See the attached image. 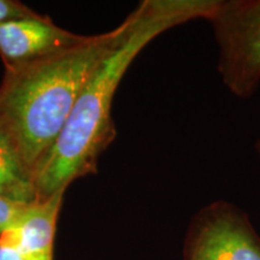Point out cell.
Segmentation results:
<instances>
[{
	"label": "cell",
	"mask_w": 260,
	"mask_h": 260,
	"mask_svg": "<svg viewBox=\"0 0 260 260\" xmlns=\"http://www.w3.org/2000/svg\"><path fill=\"white\" fill-rule=\"evenodd\" d=\"M216 0H144L128 34L98 65L71 110L59 136L38 168V200L67 190L75 180L95 174L98 161L117 136L112 104L126 70L152 40L169 29L206 19Z\"/></svg>",
	"instance_id": "6da1fadb"
},
{
	"label": "cell",
	"mask_w": 260,
	"mask_h": 260,
	"mask_svg": "<svg viewBox=\"0 0 260 260\" xmlns=\"http://www.w3.org/2000/svg\"><path fill=\"white\" fill-rule=\"evenodd\" d=\"M182 260H260V236L245 211L216 200L190 219Z\"/></svg>",
	"instance_id": "277c9868"
},
{
	"label": "cell",
	"mask_w": 260,
	"mask_h": 260,
	"mask_svg": "<svg viewBox=\"0 0 260 260\" xmlns=\"http://www.w3.org/2000/svg\"><path fill=\"white\" fill-rule=\"evenodd\" d=\"M86 37L58 27L47 16L0 23V57L5 68L17 67L76 46Z\"/></svg>",
	"instance_id": "5b68a950"
},
{
	"label": "cell",
	"mask_w": 260,
	"mask_h": 260,
	"mask_svg": "<svg viewBox=\"0 0 260 260\" xmlns=\"http://www.w3.org/2000/svg\"><path fill=\"white\" fill-rule=\"evenodd\" d=\"M65 191L34 201L22 222L12 229L16 247L23 260H53L58 216Z\"/></svg>",
	"instance_id": "8992f818"
},
{
	"label": "cell",
	"mask_w": 260,
	"mask_h": 260,
	"mask_svg": "<svg viewBox=\"0 0 260 260\" xmlns=\"http://www.w3.org/2000/svg\"><path fill=\"white\" fill-rule=\"evenodd\" d=\"M0 260H23L16 247L12 230L0 236Z\"/></svg>",
	"instance_id": "30bf717a"
},
{
	"label": "cell",
	"mask_w": 260,
	"mask_h": 260,
	"mask_svg": "<svg viewBox=\"0 0 260 260\" xmlns=\"http://www.w3.org/2000/svg\"><path fill=\"white\" fill-rule=\"evenodd\" d=\"M39 14L32 11L23 3L16 0H0V23L15 21V19L34 17Z\"/></svg>",
	"instance_id": "9c48e42d"
},
{
	"label": "cell",
	"mask_w": 260,
	"mask_h": 260,
	"mask_svg": "<svg viewBox=\"0 0 260 260\" xmlns=\"http://www.w3.org/2000/svg\"><path fill=\"white\" fill-rule=\"evenodd\" d=\"M206 21L218 46L223 84L248 99L260 86V0H216Z\"/></svg>",
	"instance_id": "3957f363"
},
{
	"label": "cell",
	"mask_w": 260,
	"mask_h": 260,
	"mask_svg": "<svg viewBox=\"0 0 260 260\" xmlns=\"http://www.w3.org/2000/svg\"><path fill=\"white\" fill-rule=\"evenodd\" d=\"M136 11L103 34L86 37L76 46L5 68L0 86V122L35 172L69 118L80 93L98 65L128 34Z\"/></svg>",
	"instance_id": "7a4b0ae2"
},
{
	"label": "cell",
	"mask_w": 260,
	"mask_h": 260,
	"mask_svg": "<svg viewBox=\"0 0 260 260\" xmlns=\"http://www.w3.org/2000/svg\"><path fill=\"white\" fill-rule=\"evenodd\" d=\"M255 152H256V154H258V157L260 159V136H259L258 140H256V142H255Z\"/></svg>",
	"instance_id": "8fae6325"
},
{
	"label": "cell",
	"mask_w": 260,
	"mask_h": 260,
	"mask_svg": "<svg viewBox=\"0 0 260 260\" xmlns=\"http://www.w3.org/2000/svg\"><path fill=\"white\" fill-rule=\"evenodd\" d=\"M31 204L0 195V236L17 228Z\"/></svg>",
	"instance_id": "ba28073f"
},
{
	"label": "cell",
	"mask_w": 260,
	"mask_h": 260,
	"mask_svg": "<svg viewBox=\"0 0 260 260\" xmlns=\"http://www.w3.org/2000/svg\"><path fill=\"white\" fill-rule=\"evenodd\" d=\"M0 195L34 203L38 200L34 171L22 157L15 140L0 122Z\"/></svg>",
	"instance_id": "52a82bcc"
}]
</instances>
